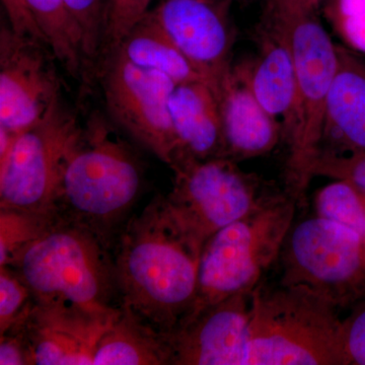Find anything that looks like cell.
I'll return each mask as SVG.
<instances>
[{
    "label": "cell",
    "instance_id": "24",
    "mask_svg": "<svg viewBox=\"0 0 365 365\" xmlns=\"http://www.w3.org/2000/svg\"><path fill=\"white\" fill-rule=\"evenodd\" d=\"M66 4L83 34L86 59L96 76L104 44L108 0H66Z\"/></svg>",
    "mask_w": 365,
    "mask_h": 365
},
{
    "label": "cell",
    "instance_id": "28",
    "mask_svg": "<svg viewBox=\"0 0 365 365\" xmlns=\"http://www.w3.org/2000/svg\"><path fill=\"white\" fill-rule=\"evenodd\" d=\"M313 176L349 182L365 192V151L323 150L314 163Z\"/></svg>",
    "mask_w": 365,
    "mask_h": 365
},
{
    "label": "cell",
    "instance_id": "2",
    "mask_svg": "<svg viewBox=\"0 0 365 365\" xmlns=\"http://www.w3.org/2000/svg\"><path fill=\"white\" fill-rule=\"evenodd\" d=\"M143 176L131 144L109 118L93 113L67 151L53 210L112 247L140 195Z\"/></svg>",
    "mask_w": 365,
    "mask_h": 365
},
{
    "label": "cell",
    "instance_id": "10",
    "mask_svg": "<svg viewBox=\"0 0 365 365\" xmlns=\"http://www.w3.org/2000/svg\"><path fill=\"white\" fill-rule=\"evenodd\" d=\"M96 78L100 81L110 121L170 167L178 153L170 112L176 83L116 52L98 63Z\"/></svg>",
    "mask_w": 365,
    "mask_h": 365
},
{
    "label": "cell",
    "instance_id": "16",
    "mask_svg": "<svg viewBox=\"0 0 365 365\" xmlns=\"http://www.w3.org/2000/svg\"><path fill=\"white\" fill-rule=\"evenodd\" d=\"M259 35L260 52L257 58L235 67L262 107L282 124L284 138L297 98L294 56L284 33L268 19Z\"/></svg>",
    "mask_w": 365,
    "mask_h": 365
},
{
    "label": "cell",
    "instance_id": "21",
    "mask_svg": "<svg viewBox=\"0 0 365 365\" xmlns=\"http://www.w3.org/2000/svg\"><path fill=\"white\" fill-rule=\"evenodd\" d=\"M113 52L137 66L165 74L176 85L193 81L206 83L193 64L148 14Z\"/></svg>",
    "mask_w": 365,
    "mask_h": 365
},
{
    "label": "cell",
    "instance_id": "31",
    "mask_svg": "<svg viewBox=\"0 0 365 365\" xmlns=\"http://www.w3.org/2000/svg\"><path fill=\"white\" fill-rule=\"evenodd\" d=\"M0 364L31 365L25 336L19 327L0 335Z\"/></svg>",
    "mask_w": 365,
    "mask_h": 365
},
{
    "label": "cell",
    "instance_id": "5",
    "mask_svg": "<svg viewBox=\"0 0 365 365\" xmlns=\"http://www.w3.org/2000/svg\"><path fill=\"white\" fill-rule=\"evenodd\" d=\"M247 365H345L338 307L302 285L252 297Z\"/></svg>",
    "mask_w": 365,
    "mask_h": 365
},
{
    "label": "cell",
    "instance_id": "30",
    "mask_svg": "<svg viewBox=\"0 0 365 365\" xmlns=\"http://www.w3.org/2000/svg\"><path fill=\"white\" fill-rule=\"evenodd\" d=\"M1 4L6 14L7 25L14 33L40 41L47 45L39 26L34 20L32 14L24 0H1Z\"/></svg>",
    "mask_w": 365,
    "mask_h": 365
},
{
    "label": "cell",
    "instance_id": "13",
    "mask_svg": "<svg viewBox=\"0 0 365 365\" xmlns=\"http://www.w3.org/2000/svg\"><path fill=\"white\" fill-rule=\"evenodd\" d=\"M253 292L232 295L185 319L168 336L170 365H247Z\"/></svg>",
    "mask_w": 365,
    "mask_h": 365
},
{
    "label": "cell",
    "instance_id": "8",
    "mask_svg": "<svg viewBox=\"0 0 365 365\" xmlns=\"http://www.w3.org/2000/svg\"><path fill=\"white\" fill-rule=\"evenodd\" d=\"M279 258L281 284L309 288L338 309L365 295V242L340 223L317 215L292 225Z\"/></svg>",
    "mask_w": 365,
    "mask_h": 365
},
{
    "label": "cell",
    "instance_id": "27",
    "mask_svg": "<svg viewBox=\"0 0 365 365\" xmlns=\"http://www.w3.org/2000/svg\"><path fill=\"white\" fill-rule=\"evenodd\" d=\"M324 6L343 40L365 53V0H328Z\"/></svg>",
    "mask_w": 365,
    "mask_h": 365
},
{
    "label": "cell",
    "instance_id": "7",
    "mask_svg": "<svg viewBox=\"0 0 365 365\" xmlns=\"http://www.w3.org/2000/svg\"><path fill=\"white\" fill-rule=\"evenodd\" d=\"M174 185L165 196L170 210L201 246L211 235L261 207L278 192L268 191L255 175L227 157L173 160Z\"/></svg>",
    "mask_w": 365,
    "mask_h": 365
},
{
    "label": "cell",
    "instance_id": "19",
    "mask_svg": "<svg viewBox=\"0 0 365 365\" xmlns=\"http://www.w3.org/2000/svg\"><path fill=\"white\" fill-rule=\"evenodd\" d=\"M93 365H170L169 338L121 306L98 342Z\"/></svg>",
    "mask_w": 365,
    "mask_h": 365
},
{
    "label": "cell",
    "instance_id": "20",
    "mask_svg": "<svg viewBox=\"0 0 365 365\" xmlns=\"http://www.w3.org/2000/svg\"><path fill=\"white\" fill-rule=\"evenodd\" d=\"M59 66L83 88L93 79L83 34L66 0H24Z\"/></svg>",
    "mask_w": 365,
    "mask_h": 365
},
{
    "label": "cell",
    "instance_id": "15",
    "mask_svg": "<svg viewBox=\"0 0 365 365\" xmlns=\"http://www.w3.org/2000/svg\"><path fill=\"white\" fill-rule=\"evenodd\" d=\"M218 98L225 157L235 162L261 157L283 138L282 124L262 107L235 66L223 81Z\"/></svg>",
    "mask_w": 365,
    "mask_h": 365
},
{
    "label": "cell",
    "instance_id": "22",
    "mask_svg": "<svg viewBox=\"0 0 365 365\" xmlns=\"http://www.w3.org/2000/svg\"><path fill=\"white\" fill-rule=\"evenodd\" d=\"M321 217L349 228L365 242V192L351 182L334 180L319 190L314 197Z\"/></svg>",
    "mask_w": 365,
    "mask_h": 365
},
{
    "label": "cell",
    "instance_id": "29",
    "mask_svg": "<svg viewBox=\"0 0 365 365\" xmlns=\"http://www.w3.org/2000/svg\"><path fill=\"white\" fill-rule=\"evenodd\" d=\"M342 347L345 365H365V299L342 319Z\"/></svg>",
    "mask_w": 365,
    "mask_h": 365
},
{
    "label": "cell",
    "instance_id": "32",
    "mask_svg": "<svg viewBox=\"0 0 365 365\" xmlns=\"http://www.w3.org/2000/svg\"><path fill=\"white\" fill-rule=\"evenodd\" d=\"M300 4H304L307 7H311V9H316V11H319L322 9V6L326 4L328 0H297Z\"/></svg>",
    "mask_w": 365,
    "mask_h": 365
},
{
    "label": "cell",
    "instance_id": "18",
    "mask_svg": "<svg viewBox=\"0 0 365 365\" xmlns=\"http://www.w3.org/2000/svg\"><path fill=\"white\" fill-rule=\"evenodd\" d=\"M334 150L365 151V57L339 45V63L329 96L324 141Z\"/></svg>",
    "mask_w": 365,
    "mask_h": 365
},
{
    "label": "cell",
    "instance_id": "11",
    "mask_svg": "<svg viewBox=\"0 0 365 365\" xmlns=\"http://www.w3.org/2000/svg\"><path fill=\"white\" fill-rule=\"evenodd\" d=\"M51 49L40 41L0 28V127L16 134L44 116L62 97Z\"/></svg>",
    "mask_w": 365,
    "mask_h": 365
},
{
    "label": "cell",
    "instance_id": "23",
    "mask_svg": "<svg viewBox=\"0 0 365 365\" xmlns=\"http://www.w3.org/2000/svg\"><path fill=\"white\" fill-rule=\"evenodd\" d=\"M50 211L0 208V266H6L57 218Z\"/></svg>",
    "mask_w": 365,
    "mask_h": 365
},
{
    "label": "cell",
    "instance_id": "4",
    "mask_svg": "<svg viewBox=\"0 0 365 365\" xmlns=\"http://www.w3.org/2000/svg\"><path fill=\"white\" fill-rule=\"evenodd\" d=\"M112 247L91 230L56 220L9 264L25 281L35 302L110 314L118 292Z\"/></svg>",
    "mask_w": 365,
    "mask_h": 365
},
{
    "label": "cell",
    "instance_id": "25",
    "mask_svg": "<svg viewBox=\"0 0 365 365\" xmlns=\"http://www.w3.org/2000/svg\"><path fill=\"white\" fill-rule=\"evenodd\" d=\"M35 299L30 288L9 266H0V335L32 311Z\"/></svg>",
    "mask_w": 365,
    "mask_h": 365
},
{
    "label": "cell",
    "instance_id": "9",
    "mask_svg": "<svg viewBox=\"0 0 365 365\" xmlns=\"http://www.w3.org/2000/svg\"><path fill=\"white\" fill-rule=\"evenodd\" d=\"M81 127L61 97L37 123L16 134L0 158V208L54 212L64 160Z\"/></svg>",
    "mask_w": 365,
    "mask_h": 365
},
{
    "label": "cell",
    "instance_id": "14",
    "mask_svg": "<svg viewBox=\"0 0 365 365\" xmlns=\"http://www.w3.org/2000/svg\"><path fill=\"white\" fill-rule=\"evenodd\" d=\"M121 313L95 314L62 304L35 302L13 327L23 331L31 365H88L101 338Z\"/></svg>",
    "mask_w": 365,
    "mask_h": 365
},
{
    "label": "cell",
    "instance_id": "17",
    "mask_svg": "<svg viewBox=\"0 0 365 365\" xmlns=\"http://www.w3.org/2000/svg\"><path fill=\"white\" fill-rule=\"evenodd\" d=\"M170 112L178 141L176 157H225L220 98L207 83L193 81L175 86Z\"/></svg>",
    "mask_w": 365,
    "mask_h": 365
},
{
    "label": "cell",
    "instance_id": "1",
    "mask_svg": "<svg viewBox=\"0 0 365 365\" xmlns=\"http://www.w3.org/2000/svg\"><path fill=\"white\" fill-rule=\"evenodd\" d=\"M201 250L167 198L155 196L120 230L114 266L121 306L170 336L195 299Z\"/></svg>",
    "mask_w": 365,
    "mask_h": 365
},
{
    "label": "cell",
    "instance_id": "12",
    "mask_svg": "<svg viewBox=\"0 0 365 365\" xmlns=\"http://www.w3.org/2000/svg\"><path fill=\"white\" fill-rule=\"evenodd\" d=\"M232 0H163L148 13L217 96L232 71Z\"/></svg>",
    "mask_w": 365,
    "mask_h": 365
},
{
    "label": "cell",
    "instance_id": "26",
    "mask_svg": "<svg viewBox=\"0 0 365 365\" xmlns=\"http://www.w3.org/2000/svg\"><path fill=\"white\" fill-rule=\"evenodd\" d=\"M151 2L153 0H108L100 62L114 51L127 34L148 14Z\"/></svg>",
    "mask_w": 365,
    "mask_h": 365
},
{
    "label": "cell",
    "instance_id": "3",
    "mask_svg": "<svg viewBox=\"0 0 365 365\" xmlns=\"http://www.w3.org/2000/svg\"><path fill=\"white\" fill-rule=\"evenodd\" d=\"M318 13L297 0H266L265 18L284 33L294 60L297 98L284 133V191L299 204L304 202L323 148L327 106L339 63V45L333 42Z\"/></svg>",
    "mask_w": 365,
    "mask_h": 365
},
{
    "label": "cell",
    "instance_id": "6",
    "mask_svg": "<svg viewBox=\"0 0 365 365\" xmlns=\"http://www.w3.org/2000/svg\"><path fill=\"white\" fill-rule=\"evenodd\" d=\"M297 205L284 191L204 242L195 299L182 321L232 295L253 292L260 284L263 274L279 258Z\"/></svg>",
    "mask_w": 365,
    "mask_h": 365
}]
</instances>
